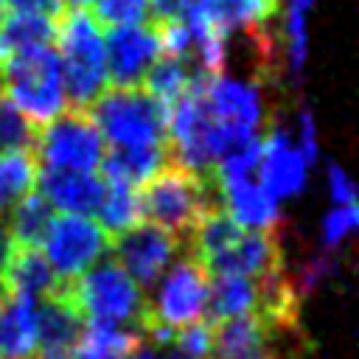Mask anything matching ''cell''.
<instances>
[{
	"label": "cell",
	"instance_id": "cell-24",
	"mask_svg": "<svg viewBox=\"0 0 359 359\" xmlns=\"http://www.w3.org/2000/svg\"><path fill=\"white\" fill-rule=\"evenodd\" d=\"M196 67H191L188 65V59H180V56H160L149 70H146V76H143V90L151 95V98H157L165 109L177 101V98H182L188 90H191V84H194V79H196Z\"/></svg>",
	"mask_w": 359,
	"mask_h": 359
},
{
	"label": "cell",
	"instance_id": "cell-23",
	"mask_svg": "<svg viewBox=\"0 0 359 359\" xmlns=\"http://www.w3.org/2000/svg\"><path fill=\"white\" fill-rule=\"evenodd\" d=\"M53 222V208L39 194H25L8 208V236L14 247H39Z\"/></svg>",
	"mask_w": 359,
	"mask_h": 359
},
{
	"label": "cell",
	"instance_id": "cell-10",
	"mask_svg": "<svg viewBox=\"0 0 359 359\" xmlns=\"http://www.w3.org/2000/svg\"><path fill=\"white\" fill-rule=\"evenodd\" d=\"M180 250V238L157 224H135L126 233L115 236L109 244V255L132 275V280L146 289L171 266Z\"/></svg>",
	"mask_w": 359,
	"mask_h": 359
},
{
	"label": "cell",
	"instance_id": "cell-37",
	"mask_svg": "<svg viewBox=\"0 0 359 359\" xmlns=\"http://www.w3.org/2000/svg\"><path fill=\"white\" fill-rule=\"evenodd\" d=\"M11 252H14V241H11V236H8V227L0 222V275L6 272Z\"/></svg>",
	"mask_w": 359,
	"mask_h": 359
},
{
	"label": "cell",
	"instance_id": "cell-14",
	"mask_svg": "<svg viewBox=\"0 0 359 359\" xmlns=\"http://www.w3.org/2000/svg\"><path fill=\"white\" fill-rule=\"evenodd\" d=\"M306 168L300 149L280 126H269L261 137V157H258V182L275 199H292L306 188Z\"/></svg>",
	"mask_w": 359,
	"mask_h": 359
},
{
	"label": "cell",
	"instance_id": "cell-35",
	"mask_svg": "<svg viewBox=\"0 0 359 359\" xmlns=\"http://www.w3.org/2000/svg\"><path fill=\"white\" fill-rule=\"evenodd\" d=\"M3 6L14 8V11H36V14H48V17H56L65 8L62 0H3Z\"/></svg>",
	"mask_w": 359,
	"mask_h": 359
},
{
	"label": "cell",
	"instance_id": "cell-33",
	"mask_svg": "<svg viewBox=\"0 0 359 359\" xmlns=\"http://www.w3.org/2000/svg\"><path fill=\"white\" fill-rule=\"evenodd\" d=\"M297 149L303 154L306 163H317L320 157V140H317V123H314V112L309 107H297Z\"/></svg>",
	"mask_w": 359,
	"mask_h": 359
},
{
	"label": "cell",
	"instance_id": "cell-31",
	"mask_svg": "<svg viewBox=\"0 0 359 359\" xmlns=\"http://www.w3.org/2000/svg\"><path fill=\"white\" fill-rule=\"evenodd\" d=\"M171 348L188 359H208L213 353V325L210 323H188L174 331Z\"/></svg>",
	"mask_w": 359,
	"mask_h": 359
},
{
	"label": "cell",
	"instance_id": "cell-7",
	"mask_svg": "<svg viewBox=\"0 0 359 359\" xmlns=\"http://www.w3.org/2000/svg\"><path fill=\"white\" fill-rule=\"evenodd\" d=\"M208 286H210V272L194 255L174 261L160 275V286L154 297L146 300L149 306H146L143 331L149 325H163V328L177 331L188 323H196L205 311Z\"/></svg>",
	"mask_w": 359,
	"mask_h": 359
},
{
	"label": "cell",
	"instance_id": "cell-1",
	"mask_svg": "<svg viewBox=\"0 0 359 359\" xmlns=\"http://www.w3.org/2000/svg\"><path fill=\"white\" fill-rule=\"evenodd\" d=\"M53 39L59 45L67 101L73 104V109H87L109 81L101 25L84 6L62 8L53 17Z\"/></svg>",
	"mask_w": 359,
	"mask_h": 359
},
{
	"label": "cell",
	"instance_id": "cell-32",
	"mask_svg": "<svg viewBox=\"0 0 359 359\" xmlns=\"http://www.w3.org/2000/svg\"><path fill=\"white\" fill-rule=\"evenodd\" d=\"M334 275H337V258H334V252H320V255L306 258V261L297 266V272L289 275V278H292L297 294L303 297V294H309L314 286H320L323 280H328V278H334Z\"/></svg>",
	"mask_w": 359,
	"mask_h": 359
},
{
	"label": "cell",
	"instance_id": "cell-6",
	"mask_svg": "<svg viewBox=\"0 0 359 359\" xmlns=\"http://www.w3.org/2000/svg\"><path fill=\"white\" fill-rule=\"evenodd\" d=\"M104 154V137L87 109L59 112L53 121L36 129L34 157L45 168L95 171Z\"/></svg>",
	"mask_w": 359,
	"mask_h": 359
},
{
	"label": "cell",
	"instance_id": "cell-36",
	"mask_svg": "<svg viewBox=\"0 0 359 359\" xmlns=\"http://www.w3.org/2000/svg\"><path fill=\"white\" fill-rule=\"evenodd\" d=\"M180 8H182V0H149V22L177 20Z\"/></svg>",
	"mask_w": 359,
	"mask_h": 359
},
{
	"label": "cell",
	"instance_id": "cell-17",
	"mask_svg": "<svg viewBox=\"0 0 359 359\" xmlns=\"http://www.w3.org/2000/svg\"><path fill=\"white\" fill-rule=\"evenodd\" d=\"M275 328L255 311L230 317L213 325V353L216 359H272Z\"/></svg>",
	"mask_w": 359,
	"mask_h": 359
},
{
	"label": "cell",
	"instance_id": "cell-30",
	"mask_svg": "<svg viewBox=\"0 0 359 359\" xmlns=\"http://www.w3.org/2000/svg\"><path fill=\"white\" fill-rule=\"evenodd\" d=\"M359 224V208L356 202H348V205H334L323 222H320V238L328 250H337Z\"/></svg>",
	"mask_w": 359,
	"mask_h": 359
},
{
	"label": "cell",
	"instance_id": "cell-34",
	"mask_svg": "<svg viewBox=\"0 0 359 359\" xmlns=\"http://www.w3.org/2000/svg\"><path fill=\"white\" fill-rule=\"evenodd\" d=\"M325 182H328V194H331V202H334V205L356 202V188H353V182H351V177L345 174L342 165L328 163V168H325Z\"/></svg>",
	"mask_w": 359,
	"mask_h": 359
},
{
	"label": "cell",
	"instance_id": "cell-11",
	"mask_svg": "<svg viewBox=\"0 0 359 359\" xmlns=\"http://www.w3.org/2000/svg\"><path fill=\"white\" fill-rule=\"evenodd\" d=\"M107 53V79L115 87H137L146 70L163 56L160 31L154 22L135 25H112L104 36Z\"/></svg>",
	"mask_w": 359,
	"mask_h": 359
},
{
	"label": "cell",
	"instance_id": "cell-5",
	"mask_svg": "<svg viewBox=\"0 0 359 359\" xmlns=\"http://www.w3.org/2000/svg\"><path fill=\"white\" fill-rule=\"evenodd\" d=\"M101 137L112 149H137L165 143V107L151 98L143 87H112L104 90L87 107Z\"/></svg>",
	"mask_w": 359,
	"mask_h": 359
},
{
	"label": "cell",
	"instance_id": "cell-18",
	"mask_svg": "<svg viewBox=\"0 0 359 359\" xmlns=\"http://www.w3.org/2000/svg\"><path fill=\"white\" fill-rule=\"evenodd\" d=\"M36 309H39V300L25 294H8L0 303V356L3 359H34Z\"/></svg>",
	"mask_w": 359,
	"mask_h": 359
},
{
	"label": "cell",
	"instance_id": "cell-26",
	"mask_svg": "<svg viewBox=\"0 0 359 359\" xmlns=\"http://www.w3.org/2000/svg\"><path fill=\"white\" fill-rule=\"evenodd\" d=\"M53 39V17L36 11H11L0 20V50L3 56L11 50L50 45Z\"/></svg>",
	"mask_w": 359,
	"mask_h": 359
},
{
	"label": "cell",
	"instance_id": "cell-13",
	"mask_svg": "<svg viewBox=\"0 0 359 359\" xmlns=\"http://www.w3.org/2000/svg\"><path fill=\"white\" fill-rule=\"evenodd\" d=\"M216 205L244 230H266L275 233L280 224V199H275L255 177L219 180L213 182Z\"/></svg>",
	"mask_w": 359,
	"mask_h": 359
},
{
	"label": "cell",
	"instance_id": "cell-39",
	"mask_svg": "<svg viewBox=\"0 0 359 359\" xmlns=\"http://www.w3.org/2000/svg\"><path fill=\"white\" fill-rule=\"evenodd\" d=\"M70 359H95V356H87V353H81V351H73Z\"/></svg>",
	"mask_w": 359,
	"mask_h": 359
},
{
	"label": "cell",
	"instance_id": "cell-12",
	"mask_svg": "<svg viewBox=\"0 0 359 359\" xmlns=\"http://www.w3.org/2000/svg\"><path fill=\"white\" fill-rule=\"evenodd\" d=\"M84 331V317L62 283L53 294L42 297L36 309V351L34 359H70Z\"/></svg>",
	"mask_w": 359,
	"mask_h": 359
},
{
	"label": "cell",
	"instance_id": "cell-40",
	"mask_svg": "<svg viewBox=\"0 0 359 359\" xmlns=\"http://www.w3.org/2000/svg\"><path fill=\"white\" fill-rule=\"evenodd\" d=\"M165 359H188V356H182V353H177V351H174V353H171V356H165Z\"/></svg>",
	"mask_w": 359,
	"mask_h": 359
},
{
	"label": "cell",
	"instance_id": "cell-27",
	"mask_svg": "<svg viewBox=\"0 0 359 359\" xmlns=\"http://www.w3.org/2000/svg\"><path fill=\"white\" fill-rule=\"evenodd\" d=\"M36 185L34 149L0 151V216Z\"/></svg>",
	"mask_w": 359,
	"mask_h": 359
},
{
	"label": "cell",
	"instance_id": "cell-20",
	"mask_svg": "<svg viewBox=\"0 0 359 359\" xmlns=\"http://www.w3.org/2000/svg\"><path fill=\"white\" fill-rule=\"evenodd\" d=\"M168 146H137V149H112L109 154L101 157V177L104 182H126V185H140L151 174H157L168 163Z\"/></svg>",
	"mask_w": 359,
	"mask_h": 359
},
{
	"label": "cell",
	"instance_id": "cell-43",
	"mask_svg": "<svg viewBox=\"0 0 359 359\" xmlns=\"http://www.w3.org/2000/svg\"><path fill=\"white\" fill-rule=\"evenodd\" d=\"M0 359H3V356H0Z\"/></svg>",
	"mask_w": 359,
	"mask_h": 359
},
{
	"label": "cell",
	"instance_id": "cell-28",
	"mask_svg": "<svg viewBox=\"0 0 359 359\" xmlns=\"http://www.w3.org/2000/svg\"><path fill=\"white\" fill-rule=\"evenodd\" d=\"M34 140H36V126L0 90V151L34 149Z\"/></svg>",
	"mask_w": 359,
	"mask_h": 359
},
{
	"label": "cell",
	"instance_id": "cell-22",
	"mask_svg": "<svg viewBox=\"0 0 359 359\" xmlns=\"http://www.w3.org/2000/svg\"><path fill=\"white\" fill-rule=\"evenodd\" d=\"M101 227L109 238L126 233L129 227L143 222V210H140V191L135 185L126 182H104V194L101 202L95 208Z\"/></svg>",
	"mask_w": 359,
	"mask_h": 359
},
{
	"label": "cell",
	"instance_id": "cell-16",
	"mask_svg": "<svg viewBox=\"0 0 359 359\" xmlns=\"http://www.w3.org/2000/svg\"><path fill=\"white\" fill-rule=\"evenodd\" d=\"M36 185H39V196L53 210L73 213V216L95 213L104 194V180L95 177L93 171L42 168L36 171Z\"/></svg>",
	"mask_w": 359,
	"mask_h": 359
},
{
	"label": "cell",
	"instance_id": "cell-2",
	"mask_svg": "<svg viewBox=\"0 0 359 359\" xmlns=\"http://www.w3.org/2000/svg\"><path fill=\"white\" fill-rule=\"evenodd\" d=\"M0 90L36 129H42L65 112L67 101L59 53L50 45L6 53L0 62Z\"/></svg>",
	"mask_w": 359,
	"mask_h": 359
},
{
	"label": "cell",
	"instance_id": "cell-42",
	"mask_svg": "<svg viewBox=\"0 0 359 359\" xmlns=\"http://www.w3.org/2000/svg\"><path fill=\"white\" fill-rule=\"evenodd\" d=\"M0 20H3V0H0Z\"/></svg>",
	"mask_w": 359,
	"mask_h": 359
},
{
	"label": "cell",
	"instance_id": "cell-15",
	"mask_svg": "<svg viewBox=\"0 0 359 359\" xmlns=\"http://www.w3.org/2000/svg\"><path fill=\"white\" fill-rule=\"evenodd\" d=\"M283 266V247L275 233L241 230L205 269L210 275H247L258 278L269 269Z\"/></svg>",
	"mask_w": 359,
	"mask_h": 359
},
{
	"label": "cell",
	"instance_id": "cell-29",
	"mask_svg": "<svg viewBox=\"0 0 359 359\" xmlns=\"http://www.w3.org/2000/svg\"><path fill=\"white\" fill-rule=\"evenodd\" d=\"M90 14L98 25H135L149 20V0H93Z\"/></svg>",
	"mask_w": 359,
	"mask_h": 359
},
{
	"label": "cell",
	"instance_id": "cell-3",
	"mask_svg": "<svg viewBox=\"0 0 359 359\" xmlns=\"http://www.w3.org/2000/svg\"><path fill=\"white\" fill-rule=\"evenodd\" d=\"M213 205L216 194L210 177L188 171L171 160L157 174H151L140 191L143 219L168 230L177 238H185Z\"/></svg>",
	"mask_w": 359,
	"mask_h": 359
},
{
	"label": "cell",
	"instance_id": "cell-21",
	"mask_svg": "<svg viewBox=\"0 0 359 359\" xmlns=\"http://www.w3.org/2000/svg\"><path fill=\"white\" fill-rule=\"evenodd\" d=\"M250 311H255V280L247 275H216V280L208 286L205 323L216 325Z\"/></svg>",
	"mask_w": 359,
	"mask_h": 359
},
{
	"label": "cell",
	"instance_id": "cell-41",
	"mask_svg": "<svg viewBox=\"0 0 359 359\" xmlns=\"http://www.w3.org/2000/svg\"><path fill=\"white\" fill-rule=\"evenodd\" d=\"M73 6H87V3H93V0H70Z\"/></svg>",
	"mask_w": 359,
	"mask_h": 359
},
{
	"label": "cell",
	"instance_id": "cell-19",
	"mask_svg": "<svg viewBox=\"0 0 359 359\" xmlns=\"http://www.w3.org/2000/svg\"><path fill=\"white\" fill-rule=\"evenodd\" d=\"M3 280L11 294H25L34 300L48 297L62 286V280L56 278V272L50 269L39 247H14L8 266L3 272Z\"/></svg>",
	"mask_w": 359,
	"mask_h": 359
},
{
	"label": "cell",
	"instance_id": "cell-38",
	"mask_svg": "<svg viewBox=\"0 0 359 359\" xmlns=\"http://www.w3.org/2000/svg\"><path fill=\"white\" fill-rule=\"evenodd\" d=\"M126 359H163V356H160V348H157V345H143V342H140Z\"/></svg>",
	"mask_w": 359,
	"mask_h": 359
},
{
	"label": "cell",
	"instance_id": "cell-4",
	"mask_svg": "<svg viewBox=\"0 0 359 359\" xmlns=\"http://www.w3.org/2000/svg\"><path fill=\"white\" fill-rule=\"evenodd\" d=\"M67 294L79 314L90 323H115L143 331L149 306L146 294L112 255L95 261L76 280H70Z\"/></svg>",
	"mask_w": 359,
	"mask_h": 359
},
{
	"label": "cell",
	"instance_id": "cell-9",
	"mask_svg": "<svg viewBox=\"0 0 359 359\" xmlns=\"http://www.w3.org/2000/svg\"><path fill=\"white\" fill-rule=\"evenodd\" d=\"M199 95L208 109V115L236 140H252L258 137V126L264 121L261 107V90L255 81H244L227 73L205 76L199 79Z\"/></svg>",
	"mask_w": 359,
	"mask_h": 359
},
{
	"label": "cell",
	"instance_id": "cell-8",
	"mask_svg": "<svg viewBox=\"0 0 359 359\" xmlns=\"http://www.w3.org/2000/svg\"><path fill=\"white\" fill-rule=\"evenodd\" d=\"M42 244H45V261L50 264L56 278L62 283H70L109 252L112 238L90 216L62 213L53 216Z\"/></svg>",
	"mask_w": 359,
	"mask_h": 359
},
{
	"label": "cell",
	"instance_id": "cell-25",
	"mask_svg": "<svg viewBox=\"0 0 359 359\" xmlns=\"http://www.w3.org/2000/svg\"><path fill=\"white\" fill-rule=\"evenodd\" d=\"M140 328L115 325V323H90L81 331L76 351L95 359H126L140 345Z\"/></svg>",
	"mask_w": 359,
	"mask_h": 359
}]
</instances>
